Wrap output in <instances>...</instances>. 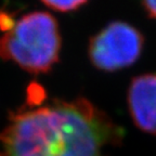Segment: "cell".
<instances>
[{"mask_svg": "<svg viewBox=\"0 0 156 156\" xmlns=\"http://www.w3.org/2000/svg\"><path fill=\"white\" fill-rule=\"evenodd\" d=\"M143 42V36L136 27L119 21L113 22L91 38L89 58L101 71L122 69L140 58Z\"/></svg>", "mask_w": 156, "mask_h": 156, "instance_id": "cell-3", "label": "cell"}, {"mask_svg": "<svg viewBox=\"0 0 156 156\" xmlns=\"http://www.w3.org/2000/svg\"><path fill=\"white\" fill-rule=\"evenodd\" d=\"M122 130L85 98L54 101L10 115L0 132V156H108Z\"/></svg>", "mask_w": 156, "mask_h": 156, "instance_id": "cell-1", "label": "cell"}, {"mask_svg": "<svg viewBox=\"0 0 156 156\" xmlns=\"http://www.w3.org/2000/svg\"><path fill=\"white\" fill-rule=\"evenodd\" d=\"M87 1L88 0H41V2L47 7L61 12L74 11L85 5Z\"/></svg>", "mask_w": 156, "mask_h": 156, "instance_id": "cell-5", "label": "cell"}, {"mask_svg": "<svg viewBox=\"0 0 156 156\" xmlns=\"http://www.w3.org/2000/svg\"><path fill=\"white\" fill-rule=\"evenodd\" d=\"M142 3L147 14L156 19V0H142Z\"/></svg>", "mask_w": 156, "mask_h": 156, "instance_id": "cell-6", "label": "cell"}, {"mask_svg": "<svg viewBox=\"0 0 156 156\" xmlns=\"http://www.w3.org/2000/svg\"><path fill=\"white\" fill-rule=\"evenodd\" d=\"M62 40L56 20L48 12H30L0 37V58L32 74H44L58 62Z\"/></svg>", "mask_w": 156, "mask_h": 156, "instance_id": "cell-2", "label": "cell"}, {"mask_svg": "<svg viewBox=\"0 0 156 156\" xmlns=\"http://www.w3.org/2000/svg\"><path fill=\"white\" fill-rule=\"evenodd\" d=\"M128 106L136 128L156 136V74H144L132 79Z\"/></svg>", "mask_w": 156, "mask_h": 156, "instance_id": "cell-4", "label": "cell"}]
</instances>
